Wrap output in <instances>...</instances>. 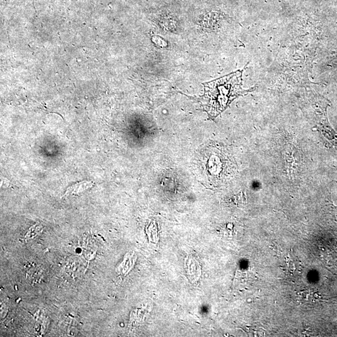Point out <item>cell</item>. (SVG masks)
<instances>
[{"instance_id":"cell-1","label":"cell","mask_w":337,"mask_h":337,"mask_svg":"<svg viewBox=\"0 0 337 337\" xmlns=\"http://www.w3.org/2000/svg\"><path fill=\"white\" fill-rule=\"evenodd\" d=\"M238 70L221 78L204 82V95L200 98L202 106L211 118H216L235 98L252 92L255 88L243 90L242 73Z\"/></svg>"},{"instance_id":"cell-2","label":"cell","mask_w":337,"mask_h":337,"mask_svg":"<svg viewBox=\"0 0 337 337\" xmlns=\"http://www.w3.org/2000/svg\"><path fill=\"white\" fill-rule=\"evenodd\" d=\"M93 186L92 181H82L69 187L65 195L76 194Z\"/></svg>"}]
</instances>
